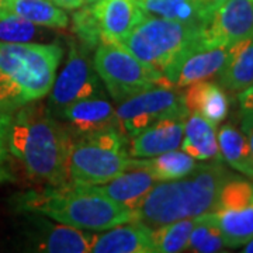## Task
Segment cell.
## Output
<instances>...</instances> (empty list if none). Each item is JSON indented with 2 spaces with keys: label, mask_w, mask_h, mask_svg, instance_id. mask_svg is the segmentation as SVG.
I'll use <instances>...</instances> for the list:
<instances>
[{
  "label": "cell",
  "mask_w": 253,
  "mask_h": 253,
  "mask_svg": "<svg viewBox=\"0 0 253 253\" xmlns=\"http://www.w3.org/2000/svg\"><path fill=\"white\" fill-rule=\"evenodd\" d=\"M72 131L37 103L17 109L10 121L9 151L34 181L46 186L69 183Z\"/></svg>",
  "instance_id": "cell-1"
},
{
  "label": "cell",
  "mask_w": 253,
  "mask_h": 253,
  "mask_svg": "<svg viewBox=\"0 0 253 253\" xmlns=\"http://www.w3.org/2000/svg\"><path fill=\"white\" fill-rule=\"evenodd\" d=\"M235 174L222 161L196 166L187 176L156 183L135 211L136 221L151 229L212 211L222 186Z\"/></svg>",
  "instance_id": "cell-2"
},
{
  "label": "cell",
  "mask_w": 253,
  "mask_h": 253,
  "mask_svg": "<svg viewBox=\"0 0 253 253\" xmlns=\"http://www.w3.org/2000/svg\"><path fill=\"white\" fill-rule=\"evenodd\" d=\"M20 211L34 212L79 229L103 231L136 221L135 211L109 199L86 184L48 186L44 191H26L14 199Z\"/></svg>",
  "instance_id": "cell-3"
},
{
  "label": "cell",
  "mask_w": 253,
  "mask_h": 253,
  "mask_svg": "<svg viewBox=\"0 0 253 253\" xmlns=\"http://www.w3.org/2000/svg\"><path fill=\"white\" fill-rule=\"evenodd\" d=\"M58 44L0 41V113L45 97L62 58Z\"/></svg>",
  "instance_id": "cell-4"
},
{
  "label": "cell",
  "mask_w": 253,
  "mask_h": 253,
  "mask_svg": "<svg viewBox=\"0 0 253 253\" xmlns=\"http://www.w3.org/2000/svg\"><path fill=\"white\" fill-rule=\"evenodd\" d=\"M126 138L118 128L73 136L69 152V183L103 184L132 165Z\"/></svg>",
  "instance_id": "cell-5"
},
{
  "label": "cell",
  "mask_w": 253,
  "mask_h": 253,
  "mask_svg": "<svg viewBox=\"0 0 253 253\" xmlns=\"http://www.w3.org/2000/svg\"><path fill=\"white\" fill-rule=\"evenodd\" d=\"M204 26L184 24L173 20L144 16L123 40L139 61L162 73L201 37Z\"/></svg>",
  "instance_id": "cell-6"
},
{
  "label": "cell",
  "mask_w": 253,
  "mask_h": 253,
  "mask_svg": "<svg viewBox=\"0 0 253 253\" xmlns=\"http://www.w3.org/2000/svg\"><path fill=\"white\" fill-rule=\"evenodd\" d=\"M93 69L116 101H123L154 86H163L162 73L151 68L121 44L96 46Z\"/></svg>",
  "instance_id": "cell-7"
},
{
  "label": "cell",
  "mask_w": 253,
  "mask_h": 253,
  "mask_svg": "<svg viewBox=\"0 0 253 253\" xmlns=\"http://www.w3.org/2000/svg\"><path fill=\"white\" fill-rule=\"evenodd\" d=\"M116 116L120 131L131 138L162 118L189 117V111L176 87L154 86L120 101Z\"/></svg>",
  "instance_id": "cell-8"
},
{
  "label": "cell",
  "mask_w": 253,
  "mask_h": 253,
  "mask_svg": "<svg viewBox=\"0 0 253 253\" xmlns=\"http://www.w3.org/2000/svg\"><path fill=\"white\" fill-rule=\"evenodd\" d=\"M224 235L226 248L244 246L253 239V180L234 176L219 191L211 211Z\"/></svg>",
  "instance_id": "cell-9"
},
{
  "label": "cell",
  "mask_w": 253,
  "mask_h": 253,
  "mask_svg": "<svg viewBox=\"0 0 253 253\" xmlns=\"http://www.w3.org/2000/svg\"><path fill=\"white\" fill-rule=\"evenodd\" d=\"M89 49L84 46L78 48L76 44H72L66 65L55 79L49 106L59 111L63 106L71 104L73 101L87 99L91 96L101 94L100 78L96 71H93V63L89 59Z\"/></svg>",
  "instance_id": "cell-10"
},
{
  "label": "cell",
  "mask_w": 253,
  "mask_h": 253,
  "mask_svg": "<svg viewBox=\"0 0 253 253\" xmlns=\"http://www.w3.org/2000/svg\"><path fill=\"white\" fill-rule=\"evenodd\" d=\"M228 49L229 46H207L200 37L194 45L163 71V87L180 89L217 76L225 65Z\"/></svg>",
  "instance_id": "cell-11"
},
{
  "label": "cell",
  "mask_w": 253,
  "mask_h": 253,
  "mask_svg": "<svg viewBox=\"0 0 253 253\" xmlns=\"http://www.w3.org/2000/svg\"><path fill=\"white\" fill-rule=\"evenodd\" d=\"M253 37V0H226L203 30L207 46H229Z\"/></svg>",
  "instance_id": "cell-12"
},
{
  "label": "cell",
  "mask_w": 253,
  "mask_h": 253,
  "mask_svg": "<svg viewBox=\"0 0 253 253\" xmlns=\"http://www.w3.org/2000/svg\"><path fill=\"white\" fill-rule=\"evenodd\" d=\"M56 114L66 121L73 136L118 128L116 109L101 94L66 104Z\"/></svg>",
  "instance_id": "cell-13"
},
{
  "label": "cell",
  "mask_w": 253,
  "mask_h": 253,
  "mask_svg": "<svg viewBox=\"0 0 253 253\" xmlns=\"http://www.w3.org/2000/svg\"><path fill=\"white\" fill-rule=\"evenodd\" d=\"M156 179L145 166L141 165L139 159L132 158V165L126 172L116 176L114 179L103 184H86L94 191L117 201L126 208L136 211L141 207L148 193L156 184Z\"/></svg>",
  "instance_id": "cell-14"
},
{
  "label": "cell",
  "mask_w": 253,
  "mask_h": 253,
  "mask_svg": "<svg viewBox=\"0 0 253 253\" xmlns=\"http://www.w3.org/2000/svg\"><path fill=\"white\" fill-rule=\"evenodd\" d=\"M99 24L101 42L121 44L131 30L142 20L136 0H97L91 3Z\"/></svg>",
  "instance_id": "cell-15"
},
{
  "label": "cell",
  "mask_w": 253,
  "mask_h": 253,
  "mask_svg": "<svg viewBox=\"0 0 253 253\" xmlns=\"http://www.w3.org/2000/svg\"><path fill=\"white\" fill-rule=\"evenodd\" d=\"M187 118V117H186ZM184 117H168L146 126L129 138L128 154L132 158H154L180 148L184 134Z\"/></svg>",
  "instance_id": "cell-16"
},
{
  "label": "cell",
  "mask_w": 253,
  "mask_h": 253,
  "mask_svg": "<svg viewBox=\"0 0 253 253\" xmlns=\"http://www.w3.org/2000/svg\"><path fill=\"white\" fill-rule=\"evenodd\" d=\"M90 252L94 253H154L152 229L141 222L113 226L110 231L93 234Z\"/></svg>",
  "instance_id": "cell-17"
},
{
  "label": "cell",
  "mask_w": 253,
  "mask_h": 253,
  "mask_svg": "<svg viewBox=\"0 0 253 253\" xmlns=\"http://www.w3.org/2000/svg\"><path fill=\"white\" fill-rule=\"evenodd\" d=\"M36 249L48 253L90 252L93 235L71 225H54L45 219H36Z\"/></svg>",
  "instance_id": "cell-18"
},
{
  "label": "cell",
  "mask_w": 253,
  "mask_h": 253,
  "mask_svg": "<svg viewBox=\"0 0 253 253\" xmlns=\"http://www.w3.org/2000/svg\"><path fill=\"white\" fill-rule=\"evenodd\" d=\"M186 87L183 100L189 114H199L214 126L225 120L229 111V100L222 86L200 81Z\"/></svg>",
  "instance_id": "cell-19"
},
{
  "label": "cell",
  "mask_w": 253,
  "mask_h": 253,
  "mask_svg": "<svg viewBox=\"0 0 253 253\" xmlns=\"http://www.w3.org/2000/svg\"><path fill=\"white\" fill-rule=\"evenodd\" d=\"M180 148L197 161H222L215 126L199 114H189L186 118Z\"/></svg>",
  "instance_id": "cell-20"
},
{
  "label": "cell",
  "mask_w": 253,
  "mask_h": 253,
  "mask_svg": "<svg viewBox=\"0 0 253 253\" xmlns=\"http://www.w3.org/2000/svg\"><path fill=\"white\" fill-rule=\"evenodd\" d=\"M225 90L241 93L253 83V37L229 45L226 62L219 72Z\"/></svg>",
  "instance_id": "cell-21"
},
{
  "label": "cell",
  "mask_w": 253,
  "mask_h": 253,
  "mask_svg": "<svg viewBox=\"0 0 253 253\" xmlns=\"http://www.w3.org/2000/svg\"><path fill=\"white\" fill-rule=\"evenodd\" d=\"M217 138L222 161L253 180V151L244 132L232 124H225L221 126Z\"/></svg>",
  "instance_id": "cell-22"
},
{
  "label": "cell",
  "mask_w": 253,
  "mask_h": 253,
  "mask_svg": "<svg viewBox=\"0 0 253 253\" xmlns=\"http://www.w3.org/2000/svg\"><path fill=\"white\" fill-rule=\"evenodd\" d=\"M3 10L26 18L37 26L52 28L69 26L68 14L51 0H3Z\"/></svg>",
  "instance_id": "cell-23"
},
{
  "label": "cell",
  "mask_w": 253,
  "mask_h": 253,
  "mask_svg": "<svg viewBox=\"0 0 253 253\" xmlns=\"http://www.w3.org/2000/svg\"><path fill=\"white\" fill-rule=\"evenodd\" d=\"M145 16L173 20L193 26H207L208 17L196 0H136Z\"/></svg>",
  "instance_id": "cell-24"
},
{
  "label": "cell",
  "mask_w": 253,
  "mask_h": 253,
  "mask_svg": "<svg viewBox=\"0 0 253 253\" xmlns=\"http://www.w3.org/2000/svg\"><path fill=\"white\" fill-rule=\"evenodd\" d=\"M142 166H145L149 172L152 173L156 180H174L187 176L194 170L196 159H193L184 151H169L165 154L154 156V159H139Z\"/></svg>",
  "instance_id": "cell-25"
},
{
  "label": "cell",
  "mask_w": 253,
  "mask_h": 253,
  "mask_svg": "<svg viewBox=\"0 0 253 253\" xmlns=\"http://www.w3.org/2000/svg\"><path fill=\"white\" fill-rule=\"evenodd\" d=\"M226 248L224 235L218 226L212 212L196 217L194 226L190 232L186 251L197 253L222 252Z\"/></svg>",
  "instance_id": "cell-26"
},
{
  "label": "cell",
  "mask_w": 253,
  "mask_h": 253,
  "mask_svg": "<svg viewBox=\"0 0 253 253\" xmlns=\"http://www.w3.org/2000/svg\"><path fill=\"white\" fill-rule=\"evenodd\" d=\"M194 221L196 218H184L152 229L155 252L176 253L186 251Z\"/></svg>",
  "instance_id": "cell-27"
},
{
  "label": "cell",
  "mask_w": 253,
  "mask_h": 253,
  "mask_svg": "<svg viewBox=\"0 0 253 253\" xmlns=\"http://www.w3.org/2000/svg\"><path fill=\"white\" fill-rule=\"evenodd\" d=\"M36 27L26 18L0 10V41L28 42L36 36Z\"/></svg>",
  "instance_id": "cell-28"
},
{
  "label": "cell",
  "mask_w": 253,
  "mask_h": 253,
  "mask_svg": "<svg viewBox=\"0 0 253 253\" xmlns=\"http://www.w3.org/2000/svg\"><path fill=\"white\" fill-rule=\"evenodd\" d=\"M73 30L79 37L82 46H84L86 49L90 51L101 44L99 24L96 21L91 4L73 14Z\"/></svg>",
  "instance_id": "cell-29"
},
{
  "label": "cell",
  "mask_w": 253,
  "mask_h": 253,
  "mask_svg": "<svg viewBox=\"0 0 253 253\" xmlns=\"http://www.w3.org/2000/svg\"><path fill=\"white\" fill-rule=\"evenodd\" d=\"M13 113H0V183L14 181L9 151V128Z\"/></svg>",
  "instance_id": "cell-30"
},
{
  "label": "cell",
  "mask_w": 253,
  "mask_h": 253,
  "mask_svg": "<svg viewBox=\"0 0 253 253\" xmlns=\"http://www.w3.org/2000/svg\"><path fill=\"white\" fill-rule=\"evenodd\" d=\"M238 101H239L241 113L253 111V83L245 90L238 93Z\"/></svg>",
  "instance_id": "cell-31"
},
{
  "label": "cell",
  "mask_w": 253,
  "mask_h": 253,
  "mask_svg": "<svg viewBox=\"0 0 253 253\" xmlns=\"http://www.w3.org/2000/svg\"><path fill=\"white\" fill-rule=\"evenodd\" d=\"M241 131L244 132L245 136L248 138L249 145L253 151V111L242 113V120H241Z\"/></svg>",
  "instance_id": "cell-32"
},
{
  "label": "cell",
  "mask_w": 253,
  "mask_h": 253,
  "mask_svg": "<svg viewBox=\"0 0 253 253\" xmlns=\"http://www.w3.org/2000/svg\"><path fill=\"white\" fill-rule=\"evenodd\" d=\"M197 1V4L200 6V9L203 10V13L206 14L208 17V21H210V18L212 16V13L215 11V10L222 4V3H225L226 0H196Z\"/></svg>",
  "instance_id": "cell-33"
},
{
  "label": "cell",
  "mask_w": 253,
  "mask_h": 253,
  "mask_svg": "<svg viewBox=\"0 0 253 253\" xmlns=\"http://www.w3.org/2000/svg\"><path fill=\"white\" fill-rule=\"evenodd\" d=\"M55 6L61 7V9L66 10H76L83 7V4L87 1V0H51Z\"/></svg>",
  "instance_id": "cell-34"
},
{
  "label": "cell",
  "mask_w": 253,
  "mask_h": 253,
  "mask_svg": "<svg viewBox=\"0 0 253 253\" xmlns=\"http://www.w3.org/2000/svg\"><path fill=\"white\" fill-rule=\"evenodd\" d=\"M242 252L253 253V239H251L249 242H246V244L244 245V249H242Z\"/></svg>",
  "instance_id": "cell-35"
},
{
  "label": "cell",
  "mask_w": 253,
  "mask_h": 253,
  "mask_svg": "<svg viewBox=\"0 0 253 253\" xmlns=\"http://www.w3.org/2000/svg\"><path fill=\"white\" fill-rule=\"evenodd\" d=\"M0 10H3V0H0Z\"/></svg>",
  "instance_id": "cell-36"
},
{
  "label": "cell",
  "mask_w": 253,
  "mask_h": 253,
  "mask_svg": "<svg viewBox=\"0 0 253 253\" xmlns=\"http://www.w3.org/2000/svg\"><path fill=\"white\" fill-rule=\"evenodd\" d=\"M89 3H94V1H97V0H87Z\"/></svg>",
  "instance_id": "cell-37"
}]
</instances>
